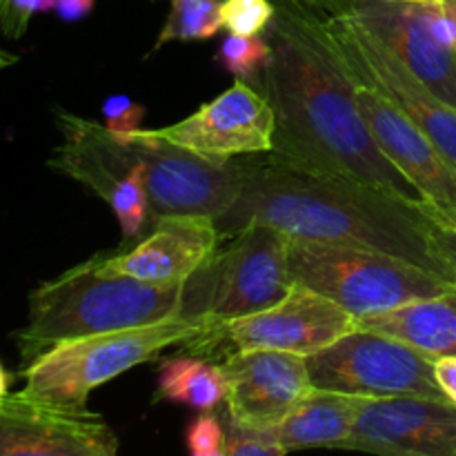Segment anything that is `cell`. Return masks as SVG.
<instances>
[{
    "label": "cell",
    "instance_id": "836d02e7",
    "mask_svg": "<svg viewBox=\"0 0 456 456\" xmlns=\"http://www.w3.org/2000/svg\"><path fill=\"white\" fill-rule=\"evenodd\" d=\"M9 381H12V379H9L7 370H4L3 363H0V403L9 396Z\"/></svg>",
    "mask_w": 456,
    "mask_h": 456
},
{
    "label": "cell",
    "instance_id": "e0dca14e",
    "mask_svg": "<svg viewBox=\"0 0 456 456\" xmlns=\"http://www.w3.org/2000/svg\"><path fill=\"white\" fill-rule=\"evenodd\" d=\"M0 456H118V439L94 412H62L9 395L0 403Z\"/></svg>",
    "mask_w": 456,
    "mask_h": 456
},
{
    "label": "cell",
    "instance_id": "4316f807",
    "mask_svg": "<svg viewBox=\"0 0 456 456\" xmlns=\"http://www.w3.org/2000/svg\"><path fill=\"white\" fill-rule=\"evenodd\" d=\"M185 441L190 456L223 452L225 450V430L212 412H203L190 423Z\"/></svg>",
    "mask_w": 456,
    "mask_h": 456
},
{
    "label": "cell",
    "instance_id": "9a60e30c",
    "mask_svg": "<svg viewBox=\"0 0 456 456\" xmlns=\"http://www.w3.org/2000/svg\"><path fill=\"white\" fill-rule=\"evenodd\" d=\"M341 450L374 456H456V405L423 396L368 399Z\"/></svg>",
    "mask_w": 456,
    "mask_h": 456
},
{
    "label": "cell",
    "instance_id": "ba28073f",
    "mask_svg": "<svg viewBox=\"0 0 456 456\" xmlns=\"http://www.w3.org/2000/svg\"><path fill=\"white\" fill-rule=\"evenodd\" d=\"M56 125L62 142L49 159V167L105 200L125 239L141 236L150 225V199L132 142L107 129L105 123L65 110H56Z\"/></svg>",
    "mask_w": 456,
    "mask_h": 456
},
{
    "label": "cell",
    "instance_id": "8fae6325",
    "mask_svg": "<svg viewBox=\"0 0 456 456\" xmlns=\"http://www.w3.org/2000/svg\"><path fill=\"white\" fill-rule=\"evenodd\" d=\"M123 136L132 142L142 167L150 223L160 216H212L216 221L239 199L248 159L227 163L203 159L151 136L150 129H136Z\"/></svg>",
    "mask_w": 456,
    "mask_h": 456
},
{
    "label": "cell",
    "instance_id": "603a6c76",
    "mask_svg": "<svg viewBox=\"0 0 456 456\" xmlns=\"http://www.w3.org/2000/svg\"><path fill=\"white\" fill-rule=\"evenodd\" d=\"M272 47L267 38L261 36H236L230 34L221 43L216 52V62L236 80H249L265 67L267 58H270Z\"/></svg>",
    "mask_w": 456,
    "mask_h": 456
},
{
    "label": "cell",
    "instance_id": "d6986e66",
    "mask_svg": "<svg viewBox=\"0 0 456 456\" xmlns=\"http://www.w3.org/2000/svg\"><path fill=\"white\" fill-rule=\"evenodd\" d=\"M368 396L346 395L314 387L283 423L270 430L285 452L312 448L341 450L354 430Z\"/></svg>",
    "mask_w": 456,
    "mask_h": 456
},
{
    "label": "cell",
    "instance_id": "6da1fadb",
    "mask_svg": "<svg viewBox=\"0 0 456 456\" xmlns=\"http://www.w3.org/2000/svg\"><path fill=\"white\" fill-rule=\"evenodd\" d=\"M265 38L272 53L249 85L274 111V147L267 159L423 203L374 142L354 101L356 80L334 53L323 18L276 4Z\"/></svg>",
    "mask_w": 456,
    "mask_h": 456
},
{
    "label": "cell",
    "instance_id": "f546056e",
    "mask_svg": "<svg viewBox=\"0 0 456 456\" xmlns=\"http://www.w3.org/2000/svg\"><path fill=\"white\" fill-rule=\"evenodd\" d=\"M428 216H430V214H428ZM430 218H432V225H430L432 245H435L436 254H439L441 261L448 265V270L452 272L456 281V227L450 225V223L439 221V218L435 216Z\"/></svg>",
    "mask_w": 456,
    "mask_h": 456
},
{
    "label": "cell",
    "instance_id": "8d00e7d4",
    "mask_svg": "<svg viewBox=\"0 0 456 456\" xmlns=\"http://www.w3.org/2000/svg\"><path fill=\"white\" fill-rule=\"evenodd\" d=\"M194 456H225V450H223V452H214V454H194Z\"/></svg>",
    "mask_w": 456,
    "mask_h": 456
},
{
    "label": "cell",
    "instance_id": "cb8c5ba5",
    "mask_svg": "<svg viewBox=\"0 0 456 456\" xmlns=\"http://www.w3.org/2000/svg\"><path fill=\"white\" fill-rule=\"evenodd\" d=\"M223 29L236 36H261L276 13L274 0H223Z\"/></svg>",
    "mask_w": 456,
    "mask_h": 456
},
{
    "label": "cell",
    "instance_id": "7402d4cb",
    "mask_svg": "<svg viewBox=\"0 0 456 456\" xmlns=\"http://www.w3.org/2000/svg\"><path fill=\"white\" fill-rule=\"evenodd\" d=\"M223 29L221 0H169V16L154 49L174 40H208Z\"/></svg>",
    "mask_w": 456,
    "mask_h": 456
},
{
    "label": "cell",
    "instance_id": "44dd1931",
    "mask_svg": "<svg viewBox=\"0 0 456 456\" xmlns=\"http://www.w3.org/2000/svg\"><path fill=\"white\" fill-rule=\"evenodd\" d=\"M227 379L223 365L209 363L200 356H169L159 368L156 396L160 401L187 405V408L212 412L225 403Z\"/></svg>",
    "mask_w": 456,
    "mask_h": 456
},
{
    "label": "cell",
    "instance_id": "277c9868",
    "mask_svg": "<svg viewBox=\"0 0 456 456\" xmlns=\"http://www.w3.org/2000/svg\"><path fill=\"white\" fill-rule=\"evenodd\" d=\"M214 321L176 319L142 328L116 330L61 343L20 370L25 387L18 395L62 412H89L87 401L96 387L154 361L169 347L208 332Z\"/></svg>",
    "mask_w": 456,
    "mask_h": 456
},
{
    "label": "cell",
    "instance_id": "f1b7e54d",
    "mask_svg": "<svg viewBox=\"0 0 456 456\" xmlns=\"http://www.w3.org/2000/svg\"><path fill=\"white\" fill-rule=\"evenodd\" d=\"M423 7L432 36L445 47L456 49V0H444L441 4H423Z\"/></svg>",
    "mask_w": 456,
    "mask_h": 456
},
{
    "label": "cell",
    "instance_id": "e575fe53",
    "mask_svg": "<svg viewBox=\"0 0 456 456\" xmlns=\"http://www.w3.org/2000/svg\"><path fill=\"white\" fill-rule=\"evenodd\" d=\"M16 62H18L16 53H9V52H4V49H0V71L7 69V67H12V65H16Z\"/></svg>",
    "mask_w": 456,
    "mask_h": 456
},
{
    "label": "cell",
    "instance_id": "83f0119b",
    "mask_svg": "<svg viewBox=\"0 0 456 456\" xmlns=\"http://www.w3.org/2000/svg\"><path fill=\"white\" fill-rule=\"evenodd\" d=\"M102 118H105V127L116 134H129L141 129L142 118H145V107L138 105L129 96H110L102 102Z\"/></svg>",
    "mask_w": 456,
    "mask_h": 456
},
{
    "label": "cell",
    "instance_id": "d4e9b609",
    "mask_svg": "<svg viewBox=\"0 0 456 456\" xmlns=\"http://www.w3.org/2000/svg\"><path fill=\"white\" fill-rule=\"evenodd\" d=\"M283 448L272 439L270 432L245 430L227 421L225 456H285Z\"/></svg>",
    "mask_w": 456,
    "mask_h": 456
},
{
    "label": "cell",
    "instance_id": "4fadbf2b",
    "mask_svg": "<svg viewBox=\"0 0 456 456\" xmlns=\"http://www.w3.org/2000/svg\"><path fill=\"white\" fill-rule=\"evenodd\" d=\"M354 101L379 150L417 190L428 214L456 227V169L435 142L377 89L356 83Z\"/></svg>",
    "mask_w": 456,
    "mask_h": 456
},
{
    "label": "cell",
    "instance_id": "5b68a950",
    "mask_svg": "<svg viewBox=\"0 0 456 456\" xmlns=\"http://www.w3.org/2000/svg\"><path fill=\"white\" fill-rule=\"evenodd\" d=\"M288 270L292 283L323 294L356 319L456 289L452 281L403 258L347 245L289 240Z\"/></svg>",
    "mask_w": 456,
    "mask_h": 456
},
{
    "label": "cell",
    "instance_id": "d6a6232c",
    "mask_svg": "<svg viewBox=\"0 0 456 456\" xmlns=\"http://www.w3.org/2000/svg\"><path fill=\"white\" fill-rule=\"evenodd\" d=\"M96 0H56L53 12L62 22H78L94 12Z\"/></svg>",
    "mask_w": 456,
    "mask_h": 456
},
{
    "label": "cell",
    "instance_id": "52a82bcc",
    "mask_svg": "<svg viewBox=\"0 0 456 456\" xmlns=\"http://www.w3.org/2000/svg\"><path fill=\"white\" fill-rule=\"evenodd\" d=\"M356 328V316L323 294L294 283L292 289L267 310L214 323L208 332L178 347L185 354L200 359H225L240 350H276L307 359Z\"/></svg>",
    "mask_w": 456,
    "mask_h": 456
},
{
    "label": "cell",
    "instance_id": "7c38bea8",
    "mask_svg": "<svg viewBox=\"0 0 456 456\" xmlns=\"http://www.w3.org/2000/svg\"><path fill=\"white\" fill-rule=\"evenodd\" d=\"M150 134L218 163L267 156L274 147V111L256 87L236 80L191 116Z\"/></svg>",
    "mask_w": 456,
    "mask_h": 456
},
{
    "label": "cell",
    "instance_id": "d590c367",
    "mask_svg": "<svg viewBox=\"0 0 456 456\" xmlns=\"http://www.w3.org/2000/svg\"><path fill=\"white\" fill-rule=\"evenodd\" d=\"M401 3H412V4H441L444 0H401Z\"/></svg>",
    "mask_w": 456,
    "mask_h": 456
},
{
    "label": "cell",
    "instance_id": "ac0fdd59",
    "mask_svg": "<svg viewBox=\"0 0 456 456\" xmlns=\"http://www.w3.org/2000/svg\"><path fill=\"white\" fill-rule=\"evenodd\" d=\"M350 13L381 38L428 89L456 107V49L445 47L432 36L423 4L354 0Z\"/></svg>",
    "mask_w": 456,
    "mask_h": 456
},
{
    "label": "cell",
    "instance_id": "30bf717a",
    "mask_svg": "<svg viewBox=\"0 0 456 456\" xmlns=\"http://www.w3.org/2000/svg\"><path fill=\"white\" fill-rule=\"evenodd\" d=\"M323 29L347 74L403 111L456 169V107L428 89L381 38L350 12L323 18Z\"/></svg>",
    "mask_w": 456,
    "mask_h": 456
},
{
    "label": "cell",
    "instance_id": "4dcf8cb0",
    "mask_svg": "<svg viewBox=\"0 0 456 456\" xmlns=\"http://www.w3.org/2000/svg\"><path fill=\"white\" fill-rule=\"evenodd\" d=\"M352 3L354 0H274V4H289V7L303 9V12L314 13V16L321 18H332L338 16V13L350 12Z\"/></svg>",
    "mask_w": 456,
    "mask_h": 456
},
{
    "label": "cell",
    "instance_id": "5bb4252c",
    "mask_svg": "<svg viewBox=\"0 0 456 456\" xmlns=\"http://www.w3.org/2000/svg\"><path fill=\"white\" fill-rule=\"evenodd\" d=\"M227 421L270 432L314 390L307 359L276 350H240L223 359Z\"/></svg>",
    "mask_w": 456,
    "mask_h": 456
},
{
    "label": "cell",
    "instance_id": "2e32d148",
    "mask_svg": "<svg viewBox=\"0 0 456 456\" xmlns=\"http://www.w3.org/2000/svg\"><path fill=\"white\" fill-rule=\"evenodd\" d=\"M221 240L212 216H160L132 248L94 256V265L142 283L183 285L216 252Z\"/></svg>",
    "mask_w": 456,
    "mask_h": 456
},
{
    "label": "cell",
    "instance_id": "484cf974",
    "mask_svg": "<svg viewBox=\"0 0 456 456\" xmlns=\"http://www.w3.org/2000/svg\"><path fill=\"white\" fill-rule=\"evenodd\" d=\"M56 0H0V31L7 38L25 36L29 20L36 13L52 12Z\"/></svg>",
    "mask_w": 456,
    "mask_h": 456
},
{
    "label": "cell",
    "instance_id": "9c48e42d",
    "mask_svg": "<svg viewBox=\"0 0 456 456\" xmlns=\"http://www.w3.org/2000/svg\"><path fill=\"white\" fill-rule=\"evenodd\" d=\"M312 386L368 399L423 396L448 401L435 379V361L414 347L356 328L325 350L307 356Z\"/></svg>",
    "mask_w": 456,
    "mask_h": 456
},
{
    "label": "cell",
    "instance_id": "7a4b0ae2",
    "mask_svg": "<svg viewBox=\"0 0 456 456\" xmlns=\"http://www.w3.org/2000/svg\"><path fill=\"white\" fill-rule=\"evenodd\" d=\"M248 225L272 227L289 240L390 254L456 283L432 245L426 203L346 178L301 172L267 156L248 159L239 199L216 218L223 239Z\"/></svg>",
    "mask_w": 456,
    "mask_h": 456
},
{
    "label": "cell",
    "instance_id": "3957f363",
    "mask_svg": "<svg viewBox=\"0 0 456 456\" xmlns=\"http://www.w3.org/2000/svg\"><path fill=\"white\" fill-rule=\"evenodd\" d=\"M181 297L183 285L107 274L89 258L31 292L29 321L13 334L20 365L27 368L61 343L176 319Z\"/></svg>",
    "mask_w": 456,
    "mask_h": 456
},
{
    "label": "cell",
    "instance_id": "8992f818",
    "mask_svg": "<svg viewBox=\"0 0 456 456\" xmlns=\"http://www.w3.org/2000/svg\"><path fill=\"white\" fill-rule=\"evenodd\" d=\"M288 249V236L265 225H248L225 236L183 283L178 316L223 323L272 307L294 285Z\"/></svg>",
    "mask_w": 456,
    "mask_h": 456
},
{
    "label": "cell",
    "instance_id": "ffe728a7",
    "mask_svg": "<svg viewBox=\"0 0 456 456\" xmlns=\"http://www.w3.org/2000/svg\"><path fill=\"white\" fill-rule=\"evenodd\" d=\"M359 328L396 338L432 361L456 356V289L363 316Z\"/></svg>",
    "mask_w": 456,
    "mask_h": 456
},
{
    "label": "cell",
    "instance_id": "1f68e13d",
    "mask_svg": "<svg viewBox=\"0 0 456 456\" xmlns=\"http://www.w3.org/2000/svg\"><path fill=\"white\" fill-rule=\"evenodd\" d=\"M435 379L445 399L456 405V356H441L435 361Z\"/></svg>",
    "mask_w": 456,
    "mask_h": 456
}]
</instances>
